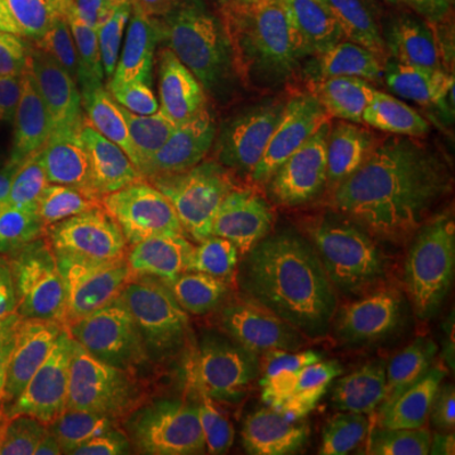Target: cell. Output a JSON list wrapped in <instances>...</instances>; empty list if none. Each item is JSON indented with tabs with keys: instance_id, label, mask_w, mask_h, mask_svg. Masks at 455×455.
I'll use <instances>...</instances> for the list:
<instances>
[{
	"instance_id": "cell-23",
	"label": "cell",
	"mask_w": 455,
	"mask_h": 455,
	"mask_svg": "<svg viewBox=\"0 0 455 455\" xmlns=\"http://www.w3.org/2000/svg\"><path fill=\"white\" fill-rule=\"evenodd\" d=\"M92 455H238L228 438L208 420L193 415L178 423L147 430L142 435L122 440Z\"/></svg>"
},
{
	"instance_id": "cell-16",
	"label": "cell",
	"mask_w": 455,
	"mask_h": 455,
	"mask_svg": "<svg viewBox=\"0 0 455 455\" xmlns=\"http://www.w3.org/2000/svg\"><path fill=\"white\" fill-rule=\"evenodd\" d=\"M41 71L79 76L114 38L127 36L124 0H8Z\"/></svg>"
},
{
	"instance_id": "cell-18",
	"label": "cell",
	"mask_w": 455,
	"mask_h": 455,
	"mask_svg": "<svg viewBox=\"0 0 455 455\" xmlns=\"http://www.w3.org/2000/svg\"><path fill=\"white\" fill-rule=\"evenodd\" d=\"M263 8H251L226 23L211 46L196 59L197 97L203 109V127L208 147L223 155L238 119V99L243 92L248 56L259 44Z\"/></svg>"
},
{
	"instance_id": "cell-4",
	"label": "cell",
	"mask_w": 455,
	"mask_h": 455,
	"mask_svg": "<svg viewBox=\"0 0 455 455\" xmlns=\"http://www.w3.org/2000/svg\"><path fill=\"white\" fill-rule=\"evenodd\" d=\"M430 266V245L412 218L352 251L329 289L281 339L283 355L299 359L385 337L418 304Z\"/></svg>"
},
{
	"instance_id": "cell-7",
	"label": "cell",
	"mask_w": 455,
	"mask_h": 455,
	"mask_svg": "<svg viewBox=\"0 0 455 455\" xmlns=\"http://www.w3.org/2000/svg\"><path fill=\"white\" fill-rule=\"evenodd\" d=\"M319 223L349 251L412 218L405 170L339 97L319 114Z\"/></svg>"
},
{
	"instance_id": "cell-11",
	"label": "cell",
	"mask_w": 455,
	"mask_h": 455,
	"mask_svg": "<svg viewBox=\"0 0 455 455\" xmlns=\"http://www.w3.org/2000/svg\"><path fill=\"white\" fill-rule=\"evenodd\" d=\"M163 197L164 211L175 226L172 243L200 268L241 293L260 322L271 326V309L243 212L228 203L226 193L205 172L167 185Z\"/></svg>"
},
{
	"instance_id": "cell-21",
	"label": "cell",
	"mask_w": 455,
	"mask_h": 455,
	"mask_svg": "<svg viewBox=\"0 0 455 455\" xmlns=\"http://www.w3.org/2000/svg\"><path fill=\"white\" fill-rule=\"evenodd\" d=\"M124 8L127 36L134 31L152 33L190 59L208 49L230 20L211 0H124Z\"/></svg>"
},
{
	"instance_id": "cell-12",
	"label": "cell",
	"mask_w": 455,
	"mask_h": 455,
	"mask_svg": "<svg viewBox=\"0 0 455 455\" xmlns=\"http://www.w3.org/2000/svg\"><path fill=\"white\" fill-rule=\"evenodd\" d=\"M259 276L271 309V334L281 339L311 304L329 289L352 251L334 238L319 220L301 230H276L248 218Z\"/></svg>"
},
{
	"instance_id": "cell-10",
	"label": "cell",
	"mask_w": 455,
	"mask_h": 455,
	"mask_svg": "<svg viewBox=\"0 0 455 455\" xmlns=\"http://www.w3.org/2000/svg\"><path fill=\"white\" fill-rule=\"evenodd\" d=\"M28 278L20 324L41 326L92 289L104 251L94 218L59 147H44V185L28 226Z\"/></svg>"
},
{
	"instance_id": "cell-29",
	"label": "cell",
	"mask_w": 455,
	"mask_h": 455,
	"mask_svg": "<svg viewBox=\"0 0 455 455\" xmlns=\"http://www.w3.org/2000/svg\"><path fill=\"white\" fill-rule=\"evenodd\" d=\"M425 455H455V390L440 407L425 443Z\"/></svg>"
},
{
	"instance_id": "cell-22",
	"label": "cell",
	"mask_w": 455,
	"mask_h": 455,
	"mask_svg": "<svg viewBox=\"0 0 455 455\" xmlns=\"http://www.w3.org/2000/svg\"><path fill=\"white\" fill-rule=\"evenodd\" d=\"M44 185L41 152H0V243L26 238Z\"/></svg>"
},
{
	"instance_id": "cell-28",
	"label": "cell",
	"mask_w": 455,
	"mask_h": 455,
	"mask_svg": "<svg viewBox=\"0 0 455 455\" xmlns=\"http://www.w3.org/2000/svg\"><path fill=\"white\" fill-rule=\"evenodd\" d=\"M433 307H435L440 329L455 337V248L440 266L435 289H433Z\"/></svg>"
},
{
	"instance_id": "cell-8",
	"label": "cell",
	"mask_w": 455,
	"mask_h": 455,
	"mask_svg": "<svg viewBox=\"0 0 455 455\" xmlns=\"http://www.w3.org/2000/svg\"><path fill=\"white\" fill-rule=\"evenodd\" d=\"M160 276L178 311L185 370L203 395L286 357L243 296L188 259L172 238Z\"/></svg>"
},
{
	"instance_id": "cell-15",
	"label": "cell",
	"mask_w": 455,
	"mask_h": 455,
	"mask_svg": "<svg viewBox=\"0 0 455 455\" xmlns=\"http://www.w3.org/2000/svg\"><path fill=\"white\" fill-rule=\"evenodd\" d=\"M97 367L79 304L51 314L26 349L16 410L31 418L71 425L76 400Z\"/></svg>"
},
{
	"instance_id": "cell-2",
	"label": "cell",
	"mask_w": 455,
	"mask_h": 455,
	"mask_svg": "<svg viewBox=\"0 0 455 455\" xmlns=\"http://www.w3.org/2000/svg\"><path fill=\"white\" fill-rule=\"evenodd\" d=\"M337 397L364 455H425L440 407L455 390V339L427 322L379 339L299 357Z\"/></svg>"
},
{
	"instance_id": "cell-14",
	"label": "cell",
	"mask_w": 455,
	"mask_h": 455,
	"mask_svg": "<svg viewBox=\"0 0 455 455\" xmlns=\"http://www.w3.org/2000/svg\"><path fill=\"white\" fill-rule=\"evenodd\" d=\"M130 38L140 53L155 107V167L160 170V185L167 188L188 175L205 172L208 137L197 97L196 59L167 46L152 33L134 31Z\"/></svg>"
},
{
	"instance_id": "cell-32",
	"label": "cell",
	"mask_w": 455,
	"mask_h": 455,
	"mask_svg": "<svg viewBox=\"0 0 455 455\" xmlns=\"http://www.w3.org/2000/svg\"><path fill=\"white\" fill-rule=\"evenodd\" d=\"M435 3H438V5L443 8V11H445V13H448V11H453V8H455V0H435Z\"/></svg>"
},
{
	"instance_id": "cell-30",
	"label": "cell",
	"mask_w": 455,
	"mask_h": 455,
	"mask_svg": "<svg viewBox=\"0 0 455 455\" xmlns=\"http://www.w3.org/2000/svg\"><path fill=\"white\" fill-rule=\"evenodd\" d=\"M211 3L220 13H226L228 18L238 16L243 11H251V8H259L260 5V0H211Z\"/></svg>"
},
{
	"instance_id": "cell-31",
	"label": "cell",
	"mask_w": 455,
	"mask_h": 455,
	"mask_svg": "<svg viewBox=\"0 0 455 455\" xmlns=\"http://www.w3.org/2000/svg\"><path fill=\"white\" fill-rule=\"evenodd\" d=\"M445 16H448V31H451V46H448V51H451V56H453V64H455V8L453 11H448Z\"/></svg>"
},
{
	"instance_id": "cell-24",
	"label": "cell",
	"mask_w": 455,
	"mask_h": 455,
	"mask_svg": "<svg viewBox=\"0 0 455 455\" xmlns=\"http://www.w3.org/2000/svg\"><path fill=\"white\" fill-rule=\"evenodd\" d=\"M0 455H86L76 430L11 410L0 418Z\"/></svg>"
},
{
	"instance_id": "cell-3",
	"label": "cell",
	"mask_w": 455,
	"mask_h": 455,
	"mask_svg": "<svg viewBox=\"0 0 455 455\" xmlns=\"http://www.w3.org/2000/svg\"><path fill=\"white\" fill-rule=\"evenodd\" d=\"M51 140L94 218L104 260H163V185L145 152L76 97L59 99Z\"/></svg>"
},
{
	"instance_id": "cell-13",
	"label": "cell",
	"mask_w": 455,
	"mask_h": 455,
	"mask_svg": "<svg viewBox=\"0 0 455 455\" xmlns=\"http://www.w3.org/2000/svg\"><path fill=\"white\" fill-rule=\"evenodd\" d=\"M193 415H203V400L172 390L149 374L97 367L76 400L71 427L92 455Z\"/></svg>"
},
{
	"instance_id": "cell-6",
	"label": "cell",
	"mask_w": 455,
	"mask_h": 455,
	"mask_svg": "<svg viewBox=\"0 0 455 455\" xmlns=\"http://www.w3.org/2000/svg\"><path fill=\"white\" fill-rule=\"evenodd\" d=\"M79 314L99 367L149 374L182 395L205 397L185 370L178 311L160 260H104Z\"/></svg>"
},
{
	"instance_id": "cell-5",
	"label": "cell",
	"mask_w": 455,
	"mask_h": 455,
	"mask_svg": "<svg viewBox=\"0 0 455 455\" xmlns=\"http://www.w3.org/2000/svg\"><path fill=\"white\" fill-rule=\"evenodd\" d=\"M203 412L238 455H364L337 397L289 357L208 390Z\"/></svg>"
},
{
	"instance_id": "cell-25",
	"label": "cell",
	"mask_w": 455,
	"mask_h": 455,
	"mask_svg": "<svg viewBox=\"0 0 455 455\" xmlns=\"http://www.w3.org/2000/svg\"><path fill=\"white\" fill-rule=\"evenodd\" d=\"M357 0H260L263 18L296 33H326Z\"/></svg>"
},
{
	"instance_id": "cell-17",
	"label": "cell",
	"mask_w": 455,
	"mask_h": 455,
	"mask_svg": "<svg viewBox=\"0 0 455 455\" xmlns=\"http://www.w3.org/2000/svg\"><path fill=\"white\" fill-rule=\"evenodd\" d=\"M71 97L101 112L116 130L127 134L155 164L157 124L145 68L130 36L114 38L79 76L68 79Z\"/></svg>"
},
{
	"instance_id": "cell-1",
	"label": "cell",
	"mask_w": 455,
	"mask_h": 455,
	"mask_svg": "<svg viewBox=\"0 0 455 455\" xmlns=\"http://www.w3.org/2000/svg\"><path fill=\"white\" fill-rule=\"evenodd\" d=\"M324 82L407 178L455 160V64L403 0H357L319 38Z\"/></svg>"
},
{
	"instance_id": "cell-20",
	"label": "cell",
	"mask_w": 455,
	"mask_h": 455,
	"mask_svg": "<svg viewBox=\"0 0 455 455\" xmlns=\"http://www.w3.org/2000/svg\"><path fill=\"white\" fill-rule=\"evenodd\" d=\"M59 97L38 68L0 64V152H41L53 137Z\"/></svg>"
},
{
	"instance_id": "cell-26",
	"label": "cell",
	"mask_w": 455,
	"mask_h": 455,
	"mask_svg": "<svg viewBox=\"0 0 455 455\" xmlns=\"http://www.w3.org/2000/svg\"><path fill=\"white\" fill-rule=\"evenodd\" d=\"M38 326H26L18 322L11 334L0 337V418L11 410H16V390L20 364L26 357V349L31 344Z\"/></svg>"
},
{
	"instance_id": "cell-9",
	"label": "cell",
	"mask_w": 455,
	"mask_h": 455,
	"mask_svg": "<svg viewBox=\"0 0 455 455\" xmlns=\"http://www.w3.org/2000/svg\"><path fill=\"white\" fill-rule=\"evenodd\" d=\"M319 82H324L319 38L266 20L243 112L218 164L278 163L301 170L309 97Z\"/></svg>"
},
{
	"instance_id": "cell-19",
	"label": "cell",
	"mask_w": 455,
	"mask_h": 455,
	"mask_svg": "<svg viewBox=\"0 0 455 455\" xmlns=\"http://www.w3.org/2000/svg\"><path fill=\"white\" fill-rule=\"evenodd\" d=\"M218 188L248 218L276 230H301L319 220V205L301 170L266 163L251 167H215Z\"/></svg>"
},
{
	"instance_id": "cell-27",
	"label": "cell",
	"mask_w": 455,
	"mask_h": 455,
	"mask_svg": "<svg viewBox=\"0 0 455 455\" xmlns=\"http://www.w3.org/2000/svg\"><path fill=\"white\" fill-rule=\"evenodd\" d=\"M0 64H18L38 68V56L33 53L28 38L23 36L18 18L8 0H0Z\"/></svg>"
}]
</instances>
